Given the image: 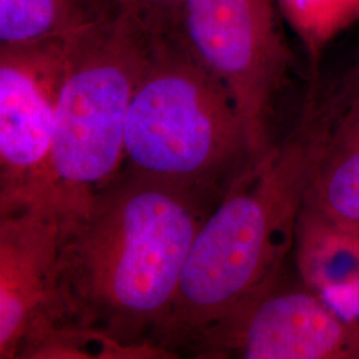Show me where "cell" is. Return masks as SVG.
Segmentation results:
<instances>
[{"label": "cell", "mask_w": 359, "mask_h": 359, "mask_svg": "<svg viewBox=\"0 0 359 359\" xmlns=\"http://www.w3.org/2000/svg\"><path fill=\"white\" fill-rule=\"evenodd\" d=\"M224 194L121 168L65 206L56 294L44 310L124 344L157 345L193 243Z\"/></svg>", "instance_id": "6da1fadb"}, {"label": "cell", "mask_w": 359, "mask_h": 359, "mask_svg": "<svg viewBox=\"0 0 359 359\" xmlns=\"http://www.w3.org/2000/svg\"><path fill=\"white\" fill-rule=\"evenodd\" d=\"M322 144L304 105L294 128L231 182L193 243L158 346L180 357L206 326L283 274Z\"/></svg>", "instance_id": "7a4b0ae2"}, {"label": "cell", "mask_w": 359, "mask_h": 359, "mask_svg": "<svg viewBox=\"0 0 359 359\" xmlns=\"http://www.w3.org/2000/svg\"><path fill=\"white\" fill-rule=\"evenodd\" d=\"M252 161L231 93L177 31L157 34L129 105L121 168L225 193Z\"/></svg>", "instance_id": "3957f363"}, {"label": "cell", "mask_w": 359, "mask_h": 359, "mask_svg": "<svg viewBox=\"0 0 359 359\" xmlns=\"http://www.w3.org/2000/svg\"><path fill=\"white\" fill-rule=\"evenodd\" d=\"M156 35L121 10L74 46L50 158L48 193L63 205H76L123 167L129 105Z\"/></svg>", "instance_id": "277c9868"}, {"label": "cell", "mask_w": 359, "mask_h": 359, "mask_svg": "<svg viewBox=\"0 0 359 359\" xmlns=\"http://www.w3.org/2000/svg\"><path fill=\"white\" fill-rule=\"evenodd\" d=\"M276 0H185L177 35L219 80L244 123L252 158L276 144V105L295 67Z\"/></svg>", "instance_id": "5b68a950"}, {"label": "cell", "mask_w": 359, "mask_h": 359, "mask_svg": "<svg viewBox=\"0 0 359 359\" xmlns=\"http://www.w3.org/2000/svg\"><path fill=\"white\" fill-rule=\"evenodd\" d=\"M185 354L203 359H359V327L283 273L206 326Z\"/></svg>", "instance_id": "8992f818"}, {"label": "cell", "mask_w": 359, "mask_h": 359, "mask_svg": "<svg viewBox=\"0 0 359 359\" xmlns=\"http://www.w3.org/2000/svg\"><path fill=\"white\" fill-rule=\"evenodd\" d=\"M81 36L0 46V213L50 191L59 96Z\"/></svg>", "instance_id": "52a82bcc"}, {"label": "cell", "mask_w": 359, "mask_h": 359, "mask_svg": "<svg viewBox=\"0 0 359 359\" xmlns=\"http://www.w3.org/2000/svg\"><path fill=\"white\" fill-rule=\"evenodd\" d=\"M65 205L55 197L0 213V358L16 359L28 326L56 294Z\"/></svg>", "instance_id": "ba28073f"}, {"label": "cell", "mask_w": 359, "mask_h": 359, "mask_svg": "<svg viewBox=\"0 0 359 359\" xmlns=\"http://www.w3.org/2000/svg\"><path fill=\"white\" fill-rule=\"evenodd\" d=\"M322 129L304 206L359 236V117Z\"/></svg>", "instance_id": "9c48e42d"}, {"label": "cell", "mask_w": 359, "mask_h": 359, "mask_svg": "<svg viewBox=\"0 0 359 359\" xmlns=\"http://www.w3.org/2000/svg\"><path fill=\"white\" fill-rule=\"evenodd\" d=\"M120 11L117 0H0V46L81 36Z\"/></svg>", "instance_id": "30bf717a"}, {"label": "cell", "mask_w": 359, "mask_h": 359, "mask_svg": "<svg viewBox=\"0 0 359 359\" xmlns=\"http://www.w3.org/2000/svg\"><path fill=\"white\" fill-rule=\"evenodd\" d=\"M294 256L302 283L329 299L359 277V236L302 205Z\"/></svg>", "instance_id": "8fae6325"}, {"label": "cell", "mask_w": 359, "mask_h": 359, "mask_svg": "<svg viewBox=\"0 0 359 359\" xmlns=\"http://www.w3.org/2000/svg\"><path fill=\"white\" fill-rule=\"evenodd\" d=\"M177 358L157 345H129L99 329L44 310L28 326L16 359Z\"/></svg>", "instance_id": "7c38bea8"}, {"label": "cell", "mask_w": 359, "mask_h": 359, "mask_svg": "<svg viewBox=\"0 0 359 359\" xmlns=\"http://www.w3.org/2000/svg\"><path fill=\"white\" fill-rule=\"evenodd\" d=\"M306 53L309 90L321 81V63L327 47L359 22V0H276Z\"/></svg>", "instance_id": "4fadbf2b"}, {"label": "cell", "mask_w": 359, "mask_h": 359, "mask_svg": "<svg viewBox=\"0 0 359 359\" xmlns=\"http://www.w3.org/2000/svg\"><path fill=\"white\" fill-rule=\"evenodd\" d=\"M306 103L325 129L359 117V46L350 65L329 88L309 90Z\"/></svg>", "instance_id": "5bb4252c"}, {"label": "cell", "mask_w": 359, "mask_h": 359, "mask_svg": "<svg viewBox=\"0 0 359 359\" xmlns=\"http://www.w3.org/2000/svg\"><path fill=\"white\" fill-rule=\"evenodd\" d=\"M185 0H117L121 10L132 13L154 34L173 32Z\"/></svg>", "instance_id": "9a60e30c"}, {"label": "cell", "mask_w": 359, "mask_h": 359, "mask_svg": "<svg viewBox=\"0 0 359 359\" xmlns=\"http://www.w3.org/2000/svg\"><path fill=\"white\" fill-rule=\"evenodd\" d=\"M326 301L344 318L359 327V277L350 286H347L346 289L334 294Z\"/></svg>", "instance_id": "2e32d148"}]
</instances>
